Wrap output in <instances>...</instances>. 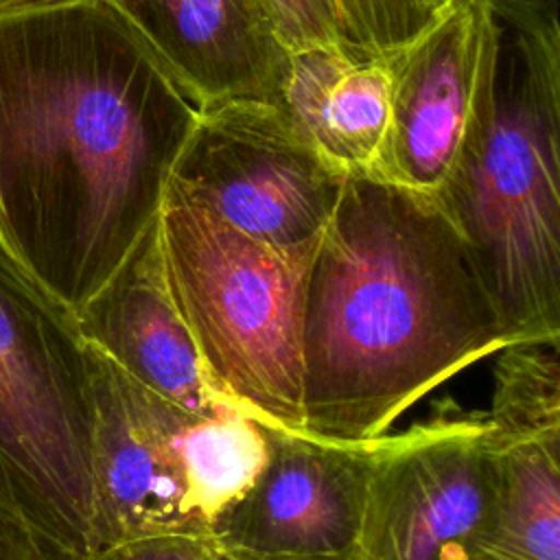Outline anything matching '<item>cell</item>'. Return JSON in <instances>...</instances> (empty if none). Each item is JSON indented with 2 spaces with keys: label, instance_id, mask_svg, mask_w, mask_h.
<instances>
[{
  "label": "cell",
  "instance_id": "cell-1",
  "mask_svg": "<svg viewBox=\"0 0 560 560\" xmlns=\"http://www.w3.org/2000/svg\"><path fill=\"white\" fill-rule=\"evenodd\" d=\"M195 118L107 0L0 9V241L77 311L153 228Z\"/></svg>",
  "mask_w": 560,
  "mask_h": 560
},
{
  "label": "cell",
  "instance_id": "cell-2",
  "mask_svg": "<svg viewBox=\"0 0 560 560\" xmlns=\"http://www.w3.org/2000/svg\"><path fill=\"white\" fill-rule=\"evenodd\" d=\"M508 343L438 203L348 177L306 278L302 433L372 442L435 385Z\"/></svg>",
  "mask_w": 560,
  "mask_h": 560
},
{
  "label": "cell",
  "instance_id": "cell-3",
  "mask_svg": "<svg viewBox=\"0 0 560 560\" xmlns=\"http://www.w3.org/2000/svg\"><path fill=\"white\" fill-rule=\"evenodd\" d=\"M490 7L499 31L490 125L435 203L512 343L560 335V13L558 0Z\"/></svg>",
  "mask_w": 560,
  "mask_h": 560
},
{
  "label": "cell",
  "instance_id": "cell-4",
  "mask_svg": "<svg viewBox=\"0 0 560 560\" xmlns=\"http://www.w3.org/2000/svg\"><path fill=\"white\" fill-rule=\"evenodd\" d=\"M94 398L74 308L0 241V516L48 558L101 547Z\"/></svg>",
  "mask_w": 560,
  "mask_h": 560
},
{
  "label": "cell",
  "instance_id": "cell-5",
  "mask_svg": "<svg viewBox=\"0 0 560 560\" xmlns=\"http://www.w3.org/2000/svg\"><path fill=\"white\" fill-rule=\"evenodd\" d=\"M168 295L214 394L302 433V315L311 252L238 232L171 184L155 219Z\"/></svg>",
  "mask_w": 560,
  "mask_h": 560
},
{
  "label": "cell",
  "instance_id": "cell-6",
  "mask_svg": "<svg viewBox=\"0 0 560 560\" xmlns=\"http://www.w3.org/2000/svg\"><path fill=\"white\" fill-rule=\"evenodd\" d=\"M346 179L280 103L232 101L197 112L171 186L258 243L311 252Z\"/></svg>",
  "mask_w": 560,
  "mask_h": 560
},
{
  "label": "cell",
  "instance_id": "cell-7",
  "mask_svg": "<svg viewBox=\"0 0 560 560\" xmlns=\"http://www.w3.org/2000/svg\"><path fill=\"white\" fill-rule=\"evenodd\" d=\"M497 46L490 0H453L420 37L389 55L392 112L372 179L438 199L488 131Z\"/></svg>",
  "mask_w": 560,
  "mask_h": 560
},
{
  "label": "cell",
  "instance_id": "cell-8",
  "mask_svg": "<svg viewBox=\"0 0 560 560\" xmlns=\"http://www.w3.org/2000/svg\"><path fill=\"white\" fill-rule=\"evenodd\" d=\"M497 483L481 418L381 435L354 560H479Z\"/></svg>",
  "mask_w": 560,
  "mask_h": 560
},
{
  "label": "cell",
  "instance_id": "cell-9",
  "mask_svg": "<svg viewBox=\"0 0 560 560\" xmlns=\"http://www.w3.org/2000/svg\"><path fill=\"white\" fill-rule=\"evenodd\" d=\"M88 348L101 547L162 534L208 536L182 453L190 413L133 381L92 343Z\"/></svg>",
  "mask_w": 560,
  "mask_h": 560
},
{
  "label": "cell",
  "instance_id": "cell-10",
  "mask_svg": "<svg viewBox=\"0 0 560 560\" xmlns=\"http://www.w3.org/2000/svg\"><path fill=\"white\" fill-rule=\"evenodd\" d=\"M267 438L262 470L208 538L254 553L354 558L378 438L346 444L273 427Z\"/></svg>",
  "mask_w": 560,
  "mask_h": 560
},
{
  "label": "cell",
  "instance_id": "cell-11",
  "mask_svg": "<svg viewBox=\"0 0 560 560\" xmlns=\"http://www.w3.org/2000/svg\"><path fill=\"white\" fill-rule=\"evenodd\" d=\"M197 109L280 103L289 50L262 0H107Z\"/></svg>",
  "mask_w": 560,
  "mask_h": 560
},
{
  "label": "cell",
  "instance_id": "cell-12",
  "mask_svg": "<svg viewBox=\"0 0 560 560\" xmlns=\"http://www.w3.org/2000/svg\"><path fill=\"white\" fill-rule=\"evenodd\" d=\"M74 313L88 343L168 402L192 416H210L225 402L210 387L195 341L168 295L155 223Z\"/></svg>",
  "mask_w": 560,
  "mask_h": 560
},
{
  "label": "cell",
  "instance_id": "cell-13",
  "mask_svg": "<svg viewBox=\"0 0 560 560\" xmlns=\"http://www.w3.org/2000/svg\"><path fill=\"white\" fill-rule=\"evenodd\" d=\"M280 105L330 166L370 177L389 127V55L361 59L341 46L295 52Z\"/></svg>",
  "mask_w": 560,
  "mask_h": 560
},
{
  "label": "cell",
  "instance_id": "cell-14",
  "mask_svg": "<svg viewBox=\"0 0 560 560\" xmlns=\"http://www.w3.org/2000/svg\"><path fill=\"white\" fill-rule=\"evenodd\" d=\"M494 453L499 483L479 560H560V435Z\"/></svg>",
  "mask_w": 560,
  "mask_h": 560
},
{
  "label": "cell",
  "instance_id": "cell-15",
  "mask_svg": "<svg viewBox=\"0 0 560 560\" xmlns=\"http://www.w3.org/2000/svg\"><path fill=\"white\" fill-rule=\"evenodd\" d=\"M267 451V424L230 402H221L210 416L190 413L182 453L190 497L206 529L254 483Z\"/></svg>",
  "mask_w": 560,
  "mask_h": 560
},
{
  "label": "cell",
  "instance_id": "cell-16",
  "mask_svg": "<svg viewBox=\"0 0 560 560\" xmlns=\"http://www.w3.org/2000/svg\"><path fill=\"white\" fill-rule=\"evenodd\" d=\"M492 402L483 422L490 448L560 435V335L497 350Z\"/></svg>",
  "mask_w": 560,
  "mask_h": 560
},
{
  "label": "cell",
  "instance_id": "cell-17",
  "mask_svg": "<svg viewBox=\"0 0 560 560\" xmlns=\"http://www.w3.org/2000/svg\"><path fill=\"white\" fill-rule=\"evenodd\" d=\"M339 46L354 57H385L420 37L453 0H324Z\"/></svg>",
  "mask_w": 560,
  "mask_h": 560
},
{
  "label": "cell",
  "instance_id": "cell-18",
  "mask_svg": "<svg viewBox=\"0 0 560 560\" xmlns=\"http://www.w3.org/2000/svg\"><path fill=\"white\" fill-rule=\"evenodd\" d=\"M289 55L339 46L332 15L324 0H262Z\"/></svg>",
  "mask_w": 560,
  "mask_h": 560
},
{
  "label": "cell",
  "instance_id": "cell-19",
  "mask_svg": "<svg viewBox=\"0 0 560 560\" xmlns=\"http://www.w3.org/2000/svg\"><path fill=\"white\" fill-rule=\"evenodd\" d=\"M208 536L162 534L129 538L81 556H57L48 560H208Z\"/></svg>",
  "mask_w": 560,
  "mask_h": 560
},
{
  "label": "cell",
  "instance_id": "cell-20",
  "mask_svg": "<svg viewBox=\"0 0 560 560\" xmlns=\"http://www.w3.org/2000/svg\"><path fill=\"white\" fill-rule=\"evenodd\" d=\"M0 560H48V556L26 529L0 516Z\"/></svg>",
  "mask_w": 560,
  "mask_h": 560
},
{
  "label": "cell",
  "instance_id": "cell-21",
  "mask_svg": "<svg viewBox=\"0 0 560 560\" xmlns=\"http://www.w3.org/2000/svg\"><path fill=\"white\" fill-rule=\"evenodd\" d=\"M208 560H354V558H326V556H284V553H254L243 549H230L210 540Z\"/></svg>",
  "mask_w": 560,
  "mask_h": 560
},
{
  "label": "cell",
  "instance_id": "cell-22",
  "mask_svg": "<svg viewBox=\"0 0 560 560\" xmlns=\"http://www.w3.org/2000/svg\"><path fill=\"white\" fill-rule=\"evenodd\" d=\"M20 2H31V0H0V9L11 7V4H20Z\"/></svg>",
  "mask_w": 560,
  "mask_h": 560
}]
</instances>
